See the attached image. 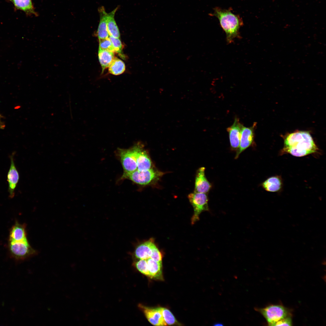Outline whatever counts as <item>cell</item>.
Wrapping results in <instances>:
<instances>
[{
	"instance_id": "obj_3",
	"label": "cell",
	"mask_w": 326,
	"mask_h": 326,
	"mask_svg": "<svg viewBox=\"0 0 326 326\" xmlns=\"http://www.w3.org/2000/svg\"><path fill=\"white\" fill-rule=\"evenodd\" d=\"M164 173L156 169L151 168L145 171L138 170L128 174H123L122 179H127L141 185H147L157 181Z\"/></svg>"
},
{
	"instance_id": "obj_18",
	"label": "cell",
	"mask_w": 326,
	"mask_h": 326,
	"mask_svg": "<svg viewBox=\"0 0 326 326\" xmlns=\"http://www.w3.org/2000/svg\"><path fill=\"white\" fill-rule=\"evenodd\" d=\"M117 8H118L117 7L111 12L107 13V29L109 36L119 38L120 34L114 19L115 14Z\"/></svg>"
},
{
	"instance_id": "obj_20",
	"label": "cell",
	"mask_w": 326,
	"mask_h": 326,
	"mask_svg": "<svg viewBox=\"0 0 326 326\" xmlns=\"http://www.w3.org/2000/svg\"><path fill=\"white\" fill-rule=\"evenodd\" d=\"M262 186L267 191L276 192L281 189L282 182L280 177L274 176L267 179L262 184Z\"/></svg>"
},
{
	"instance_id": "obj_24",
	"label": "cell",
	"mask_w": 326,
	"mask_h": 326,
	"mask_svg": "<svg viewBox=\"0 0 326 326\" xmlns=\"http://www.w3.org/2000/svg\"><path fill=\"white\" fill-rule=\"evenodd\" d=\"M109 38L112 43L114 52L118 53L123 59L125 58V56L122 53V44L119 38L110 36Z\"/></svg>"
},
{
	"instance_id": "obj_5",
	"label": "cell",
	"mask_w": 326,
	"mask_h": 326,
	"mask_svg": "<svg viewBox=\"0 0 326 326\" xmlns=\"http://www.w3.org/2000/svg\"><path fill=\"white\" fill-rule=\"evenodd\" d=\"M188 197L194 210L191 218V223L193 225L199 220V216L202 212L209 211V198L207 193L195 192L190 193Z\"/></svg>"
},
{
	"instance_id": "obj_13",
	"label": "cell",
	"mask_w": 326,
	"mask_h": 326,
	"mask_svg": "<svg viewBox=\"0 0 326 326\" xmlns=\"http://www.w3.org/2000/svg\"><path fill=\"white\" fill-rule=\"evenodd\" d=\"M204 167L199 168L197 171L195 182L194 192L207 193L211 189L212 185L206 177Z\"/></svg>"
},
{
	"instance_id": "obj_15",
	"label": "cell",
	"mask_w": 326,
	"mask_h": 326,
	"mask_svg": "<svg viewBox=\"0 0 326 326\" xmlns=\"http://www.w3.org/2000/svg\"><path fill=\"white\" fill-rule=\"evenodd\" d=\"M26 235L25 225L16 221L10 230L9 241L18 242L27 240Z\"/></svg>"
},
{
	"instance_id": "obj_23",
	"label": "cell",
	"mask_w": 326,
	"mask_h": 326,
	"mask_svg": "<svg viewBox=\"0 0 326 326\" xmlns=\"http://www.w3.org/2000/svg\"><path fill=\"white\" fill-rule=\"evenodd\" d=\"M158 308L167 325H181L168 309L162 307H158Z\"/></svg>"
},
{
	"instance_id": "obj_11",
	"label": "cell",
	"mask_w": 326,
	"mask_h": 326,
	"mask_svg": "<svg viewBox=\"0 0 326 326\" xmlns=\"http://www.w3.org/2000/svg\"><path fill=\"white\" fill-rule=\"evenodd\" d=\"M138 307L148 321L152 325L158 326L167 325L158 307H150L141 304H139Z\"/></svg>"
},
{
	"instance_id": "obj_12",
	"label": "cell",
	"mask_w": 326,
	"mask_h": 326,
	"mask_svg": "<svg viewBox=\"0 0 326 326\" xmlns=\"http://www.w3.org/2000/svg\"><path fill=\"white\" fill-rule=\"evenodd\" d=\"M242 124L240 123L238 118L236 117L233 124L227 128L229 135L231 149L237 150L239 145L241 129Z\"/></svg>"
},
{
	"instance_id": "obj_16",
	"label": "cell",
	"mask_w": 326,
	"mask_h": 326,
	"mask_svg": "<svg viewBox=\"0 0 326 326\" xmlns=\"http://www.w3.org/2000/svg\"><path fill=\"white\" fill-rule=\"evenodd\" d=\"M146 261L150 278L157 280H163L162 262L156 261L150 258L147 259Z\"/></svg>"
},
{
	"instance_id": "obj_8",
	"label": "cell",
	"mask_w": 326,
	"mask_h": 326,
	"mask_svg": "<svg viewBox=\"0 0 326 326\" xmlns=\"http://www.w3.org/2000/svg\"><path fill=\"white\" fill-rule=\"evenodd\" d=\"M256 124V122L254 123L252 126L249 127L242 125L239 145L237 150L235 159H237L241 153L253 144Z\"/></svg>"
},
{
	"instance_id": "obj_9",
	"label": "cell",
	"mask_w": 326,
	"mask_h": 326,
	"mask_svg": "<svg viewBox=\"0 0 326 326\" xmlns=\"http://www.w3.org/2000/svg\"><path fill=\"white\" fill-rule=\"evenodd\" d=\"M134 145L137 170L143 171L153 168L151 159L147 152L144 149L142 144L138 142Z\"/></svg>"
},
{
	"instance_id": "obj_25",
	"label": "cell",
	"mask_w": 326,
	"mask_h": 326,
	"mask_svg": "<svg viewBox=\"0 0 326 326\" xmlns=\"http://www.w3.org/2000/svg\"><path fill=\"white\" fill-rule=\"evenodd\" d=\"M137 269L144 275L150 278L146 260L140 259L135 263Z\"/></svg>"
},
{
	"instance_id": "obj_1",
	"label": "cell",
	"mask_w": 326,
	"mask_h": 326,
	"mask_svg": "<svg viewBox=\"0 0 326 326\" xmlns=\"http://www.w3.org/2000/svg\"><path fill=\"white\" fill-rule=\"evenodd\" d=\"M284 146L281 150L283 154L289 153L301 157L316 153L318 148L309 132L296 131L283 136Z\"/></svg>"
},
{
	"instance_id": "obj_27",
	"label": "cell",
	"mask_w": 326,
	"mask_h": 326,
	"mask_svg": "<svg viewBox=\"0 0 326 326\" xmlns=\"http://www.w3.org/2000/svg\"><path fill=\"white\" fill-rule=\"evenodd\" d=\"M150 258L156 261L162 262V256L161 253L155 245L152 248V253Z\"/></svg>"
},
{
	"instance_id": "obj_10",
	"label": "cell",
	"mask_w": 326,
	"mask_h": 326,
	"mask_svg": "<svg viewBox=\"0 0 326 326\" xmlns=\"http://www.w3.org/2000/svg\"><path fill=\"white\" fill-rule=\"evenodd\" d=\"M14 154L10 156L11 164L7 175V181L8 183V192L10 198H12L15 195V190L19 180V173L16 166L14 159Z\"/></svg>"
},
{
	"instance_id": "obj_6",
	"label": "cell",
	"mask_w": 326,
	"mask_h": 326,
	"mask_svg": "<svg viewBox=\"0 0 326 326\" xmlns=\"http://www.w3.org/2000/svg\"><path fill=\"white\" fill-rule=\"evenodd\" d=\"M10 254L17 260H24L37 254L30 245L27 240L18 242H10L8 244Z\"/></svg>"
},
{
	"instance_id": "obj_14",
	"label": "cell",
	"mask_w": 326,
	"mask_h": 326,
	"mask_svg": "<svg viewBox=\"0 0 326 326\" xmlns=\"http://www.w3.org/2000/svg\"><path fill=\"white\" fill-rule=\"evenodd\" d=\"M154 240L150 239L138 245L134 252L136 257L139 259L147 260L150 257L154 245Z\"/></svg>"
},
{
	"instance_id": "obj_7",
	"label": "cell",
	"mask_w": 326,
	"mask_h": 326,
	"mask_svg": "<svg viewBox=\"0 0 326 326\" xmlns=\"http://www.w3.org/2000/svg\"><path fill=\"white\" fill-rule=\"evenodd\" d=\"M117 153L123 168V174L137 169L134 145L128 149H119Z\"/></svg>"
},
{
	"instance_id": "obj_21",
	"label": "cell",
	"mask_w": 326,
	"mask_h": 326,
	"mask_svg": "<svg viewBox=\"0 0 326 326\" xmlns=\"http://www.w3.org/2000/svg\"><path fill=\"white\" fill-rule=\"evenodd\" d=\"M98 57L102 68V72L108 67L114 57L113 52L99 49Z\"/></svg>"
},
{
	"instance_id": "obj_22",
	"label": "cell",
	"mask_w": 326,
	"mask_h": 326,
	"mask_svg": "<svg viewBox=\"0 0 326 326\" xmlns=\"http://www.w3.org/2000/svg\"><path fill=\"white\" fill-rule=\"evenodd\" d=\"M108 67L109 73L114 75L122 74L125 70V66L124 62L121 59L115 57Z\"/></svg>"
},
{
	"instance_id": "obj_2",
	"label": "cell",
	"mask_w": 326,
	"mask_h": 326,
	"mask_svg": "<svg viewBox=\"0 0 326 326\" xmlns=\"http://www.w3.org/2000/svg\"><path fill=\"white\" fill-rule=\"evenodd\" d=\"M210 15L218 19L220 26L225 31L226 41L231 43L236 38L240 37L239 29L243 25L241 18L238 15L233 13L229 9H226L216 7Z\"/></svg>"
},
{
	"instance_id": "obj_26",
	"label": "cell",
	"mask_w": 326,
	"mask_h": 326,
	"mask_svg": "<svg viewBox=\"0 0 326 326\" xmlns=\"http://www.w3.org/2000/svg\"><path fill=\"white\" fill-rule=\"evenodd\" d=\"M99 40V49L114 52L112 44L109 37Z\"/></svg>"
},
{
	"instance_id": "obj_28",
	"label": "cell",
	"mask_w": 326,
	"mask_h": 326,
	"mask_svg": "<svg viewBox=\"0 0 326 326\" xmlns=\"http://www.w3.org/2000/svg\"><path fill=\"white\" fill-rule=\"evenodd\" d=\"M292 321L290 316L283 318L275 323L273 326H291Z\"/></svg>"
},
{
	"instance_id": "obj_4",
	"label": "cell",
	"mask_w": 326,
	"mask_h": 326,
	"mask_svg": "<svg viewBox=\"0 0 326 326\" xmlns=\"http://www.w3.org/2000/svg\"><path fill=\"white\" fill-rule=\"evenodd\" d=\"M255 309L264 316L269 326H273L277 321L290 316L288 309L281 305H271Z\"/></svg>"
},
{
	"instance_id": "obj_29",
	"label": "cell",
	"mask_w": 326,
	"mask_h": 326,
	"mask_svg": "<svg viewBox=\"0 0 326 326\" xmlns=\"http://www.w3.org/2000/svg\"><path fill=\"white\" fill-rule=\"evenodd\" d=\"M4 127V125L3 123L2 122V121L1 119V117H0V127L1 128H3Z\"/></svg>"
},
{
	"instance_id": "obj_17",
	"label": "cell",
	"mask_w": 326,
	"mask_h": 326,
	"mask_svg": "<svg viewBox=\"0 0 326 326\" xmlns=\"http://www.w3.org/2000/svg\"><path fill=\"white\" fill-rule=\"evenodd\" d=\"M98 11L100 21L97 32V37L99 39L106 38L109 37L107 27V13L103 7L99 8Z\"/></svg>"
},
{
	"instance_id": "obj_19",
	"label": "cell",
	"mask_w": 326,
	"mask_h": 326,
	"mask_svg": "<svg viewBox=\"0 0 326 326\" xmlns=\"http://www.w3.org/2000/svg\"><path fill=\"white\" fill-rule=\"evenodd\" d=\"M14 5L15 8L18 10H21L28 15H34L37 16L38 14L34 8L31 0H8Z\"/></svg>"
}]
</instances>
